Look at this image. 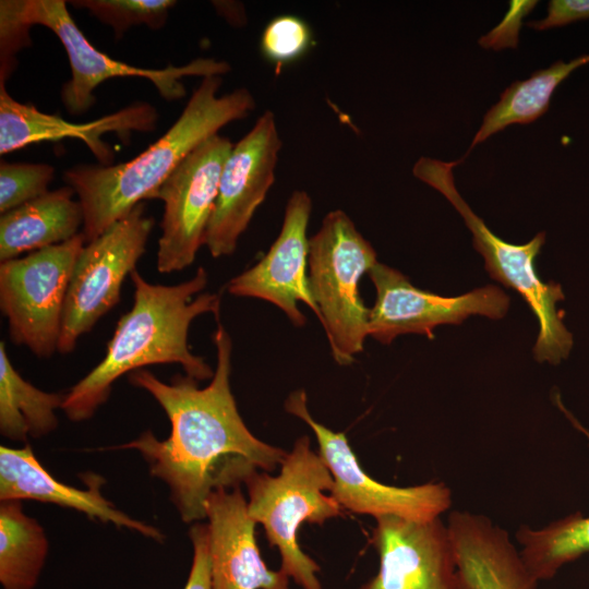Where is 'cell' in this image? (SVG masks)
Listing matches in <instances>:
<instances>
[{
	"mask_svg": "<svg viewBox=\"0 0 589 589\" xmlns=\"http://www.w3.org/2000/svg\"><path fill=\"white\" fill-rule=\"evenodd\" d=\"M217 363L211 383L176 375L170 384L147 370L129 381L148 392L166 412L171 432L159 441L151 431L117 449H136L151 473L164 481L184 522L206 518L205 504L218 488H237L257 469L280 467L287 452L257 438L242 420L230 387L232 341L218 324L213 334Z\"/></svg>",
	"mask_w": 589,
	"mask_h": 589,
	"instance_id": "obj_1",
	"label": "cell"
},
{
	"mask_svg": "<svg viewBox=\"0 0 589 589\" xmlns=\"http://www.w3.org/2000/svg\"><path fill=\"white\" fill-rule=\"evenodd\" d=\"M130 276L131 310L118 321L104 359L64 395L61 409L71 421L92 418L119 377L146 365L177 363L197 382L214 376L188 344L197 316L211 313L219 318L220 296L202 292L208 281L206 269L199 267L192 278L177 285L151 284L136 269Z\"/></svg>",
	"mask_w": 589,
	"mask_h": 589,
	"instance_id": "obj_2",
	"label": "cell"
},
{
	"mask_svg": "<svg viewBox=\"0 0 589 589\" xmlns=\"http://www.w3.org/2000/svg\"><path fill=\"white\" fill-rule=\"evenodd\" d=\"M220 76H206L168 131L135 158L117 165H77L63 171L83 209L86 243L155 195L196 147L230 122L247 118L255 99L247 88L218 96Z\"/></svg>",
	"mask_w": 589,
	"mask_h": 589,
	"instance_id": "obj_3",
	"label": "cell"
},
{
	"mask_svg": "<svg viewBox=\"0 0 589 589\" xmlns=\"http://www.w3.org/2000/svg\"><path fill=\"white\" fill-rule=\"evenodd\" d=\"M64 0H1L0 49L15 56L31 45L29 29L40 25L50 29L68 55L71 79L61 89V100L72 116L87 112L96 103V87L112 77H141L154 84L167 101L185 96V76H220L231 67L213 58H196L184 65L164 69L134 67L96 49L85 37L68 11Z\"/></svg>",
	"mask_w": 589,
	"mask_h": 589,
	"instance_id": "obj_4",
	"label": "cell"
},
{
	"mask_svg": "<svg viewBox=\"0 0 589 589\" xmlns=\"http://www.w3.org/2000/svg\"><path fill=\"white\" fill-rule=\"evenodd\" d=\"M279 468L277 476L256 470L244 480L248 513L263 526L269 545L278 549L279 569L301 589H323L321 568L302 551L297 533L304 522L323 525L341 515L342 507L326 494L333 489L332 473L306 435L297 438Z\"/></svg>",
	"mask_w": 589,
	"mask_h": 589,
	"instance_id": "obj_5",
	"label": "cell"
},
{
	"mask_svg": "<svg viewBox=\"0 0 589 589\" xmlns=\"http://www.w3.org/2000/svg\"><path fill=\"white\" fill-rule=\"evenodd\" d=\"M458 164L420 157L412 173L455 207L472 233L473 247L482 255L486 272L518 292L536 315L539 333L533 347L534 359L540 363L558 364L568 357L573 336L563 323L564 313L557 309V303L565 299L561 285L543 283L534 268L545 233H537L525 244H513L497 237L457 191L453 169Z\"/></svg>",
	"mask_w": 589,
	"mask_h": 589,
	"instance_id": "obj_6",
	"label": "cell"
},
{
	"mask_svg": "<svg viewBox=\"0 0 589 589\" xmlns=\"http://www.w3.org/2000/svg\"><path fill=\"white\" fill-rule=\"evenodd\" d=\"M309 283L330 352L339 365L354 362L369 336L370 309L359 281L377 263L376 252L342 211L327 213L309 239Z\"/></svg>",
	"mask_w": 589,
	"mask_h": 589,
	"instance_id": "obj_7",
	"label": "cell"
},
{
	"mask_svg": "<svg viewBox=\"0 0 589 589\" xmlns=\"http://www.w3.org/2000/svg\"><path fill=\"white\" fill-rule=\"evenodd\" d=\"M86 244L74 238L0 264V309L11 341L38 358L58 351L63 309L74 265Z\"/></svg>",
	"mask_w": 589,
	"mask_h": 589,
	"instance_id": "obj_8",
	"label": "cell"
},
{
	"mask_svg": "<svg viewBox=\"0 0 589 589\" xmlns=\"http://www.w3.org/2000/svg\"><path fill=\"white\" fill-rule=\"evenodd\" d=\"M154 219L143 203L87 242L69 284L58 352L68 354L79 338L120 302L121 287L144 254Z\"/></svg>",
	"mask_w": 589,
	"mask_h": 589,
	"instance_id": "obj_9",
	"label": "cell"
},
{
	"mask_svg": "<svg viewBox=\"0 0 589 589\" xmlns=\"http://www.w3.org/2000/svg\"><path fill=\"white\" fill-rule=\"evenodd\" d=\"M284 407L314 432L318 454L334 480L329 494L342 509L375 519L398 516L411 520H431L438 518L450 507L452 492L443 482L394 486L370 477L360 466L346 434L332 431L312 417L308 410L304 389L291 392Z\"/></svg>",
	"mask_w": 589,
	"mask_h": 589,
	"instance_id": "obj_10",
	"label": "cell"
},
{
	"mask_svg": "<svg viewBox=\"0 0 589 589\" xmlns=\"http://www.w3.org/2000/svg\"><path fill=\"white\" fill-rule=\"evenodd\" d=\"M232 147L225 136L209 137L187 156L158 189L155 199L164 202L158 272L184 269L204 245L220 175Z\"/></svg>",
	"mask_w": 589,
	"mask_h": 589,
	"instance_id": "obj_11",
	"label": "cell"
},
{
	"mask_svg": "<svg viewBox=\"0 0 589 589\" xmlns=\"http://www.w3.org/2000/svg\"><path fill=\"white\" fill-rule=\"evenodd\" d=\"M376 299L369 316V336L389 345L404 334L434 338L443 324H461L471 315L501 320L509 308V297L486 285L456 297H443L414 287L401 272L377 262L368 273Z\"/></svg>",
	"mask_w": 589,
	"mask_h": 589,
	"instance_id": "obj_12",
	"label": "cell"
},
{
	"mask_svg": "<svg viewBox=\"0 0 589 589\" xmlns=\"http://www.w3.org/2000/svg\"><path fill=\"white\" fill-rule=\"evenodd\" d=\"M275 116L264 111L233 145L223 168L204 245L213 257L232 254L254 213L275 182L281 149Z\"/></svg>",
	"mask_w": 589,
	"mask_h": 589,
	"instance_id": "obj_13",
	"label": "cell"
},
{
	"mask_svg": "<svg viewBox=\"0 0 589 589\" xmlns=\"http://www.w3.org/2000/svg\"><path fill=\"white\" fill-rule=\"evenodd\" d=\"M371 543L378 570L358 589H459L454 552L441 518H376Z\"/></svg>",
	"mask_w": 589,
	"mask_h": 589,
	"instance_id": "obj_14",
	"label": "cell"
},
{
	"mask_svg": "<svg viewBox=\"0 0 589 589\" xmlns=\"http://www.w3.org/2000/svg\"><path fill=\"white\" fill-rule=\"evenodd\" d=\"M311 212L310 195L303 190L293 191L286 204L280 232L268 252L227 285L232 296L256 298L276 305L296 327L306 323L299 302L310 308L320 320L308 274L306 230Z\"/></svg>",
	"mask_w": 589,
	"mask_h": 589,
	"instance_id": "obj_15",
	"label": "cell"
},
{
	"mask_svg": "<svg viewBox=\"0 0 589 589\" xmlns=\"http://www.w3.org/2000/svg\"><path fill=\"white\" fill-rule=\"evenodd\" d=\"M158 112L146 101H135L94 121L72 123L60 116L45 113L32 104L15 100L0 83V155L44 141L76 139L88 147L101 166L115 159L111 147L103 140L116 133L129 143L132 132H152Z\"/></svg>",
	"mask_w": 589,
	"mask_h": 589,
	"instance_id": "obj_16",
	"label": "cell"
},
{
	"mask_svg": "<svg viewBox=\"0 0 589 589\" xmlns=\"http://www.w3.org/2000/svg\"><path fill=\"white\" fill-rule=\"evenodd\" d=\"M212 589H290V578L269 569L255 540L256 522L240 486L218 488L206 500Z\"/></svg>",
	"mask_w": 589,
	"mask_h": 589,
	"instance_id": "obj_17",
	"label": "cell"
},
{
	"mask_svg": "<svg viewBox=\"0 0 589 589\" xmlns=\"http://www.w3.org/2000/svg\"><path fill=\"white\" fill-rule=\"evenodd\" d=\"M87 489L67 485L53 478L36 458L32 447H0V500H35L72 508L93 520L128 528L161 542L164 534L151 525L136 520L116 508L101 493L104 479L84 474Z\"/></svg>",
	"mask_w": 589,
	"mask_h": 589,
	"instance_id": "obj_18",
	"label": "cell"
},
{
	"mask_svg": "<svg viewBox=\"0 0 589 589\" xmlns=\"http://www.w3.org/2000/svg\"><path fill=\"white\" fill-rule=\"evenodd\" d=\"M446 526L459 589H537L539 581L508 532L490 518L454 510Z\"/></svg>",
	"mask_w": 589,
	"mask_h": 589,
	"instance_id": "obj_19",
	"label": "cell"
},
{
	"mask_svg": "<svg viewBox=\"0 0 589 589\" xmlns=\"http://www.w3.org/2000/svg\"><path fill=\"white\" fill-rule=\"evenodd\" d=\"M69 187L49 191L0 216V262L63 243L84 224L82 206Z\"/></svg>",
	"mask_w": 589,
	"mask_h": 589,
	"instance_id": "obj_20",
	"label": "cell"
},
{
	"mask_svg": "<svg viewBox=\"0 0 589 589\" xmlns=\"http://www.w3.org/2000/svg\"><path fill=\"white\" fill-rule=\"evenodd\" d=\"M555 401L589 443V430L566 410L558 396ZM516 539L533 577L538 581L546 580L554 577L564 565L589 553V516L576 512L540 529L522 525L517 530Z\"/></svg>",
	"mask_w": 589,
	"mask_h": 589,
	"instance_id": "obj_21",
	"label": "cell"
},
{
	"mask_svg": "<svg viewBox=\"0 0 589 589\" xmlns=\"http://www.w3.org/2000/svg\"><path fill=\"white\" fill-rule=\"evenodd\" d=\"M62 393L44 392L25 381L11 364L5 344L0 342V432L19 442L41 437L58 426L55 411L62 407Z\"/></svg>",
	"mask_w": 589,
	"mask_h": 589,
	"instance_id": "obj_22",
	"label": "cell"
},
{
	"mask_svg": "<svg viewBox=\"0 0 589 589\" xmlns=\"http://www.w3.org/2000/svg\"><path fill=\"white\" fill-rule=\"evenodd\" d=\"M48 546L43 527L24 513L21 501H1L0 584L3 589H34Z\"/></svg>",
	"mask_w": 589,
	"mask_h": 589,
	"instance_id": "obj_23",
	"label": "cell"
},
{
	"mask_svg": "<svg viewBox=\"0 0 589 589\" xmlns=\"http://www.w3.org/2000/svg\"><path fill=\"white\" fill-rule=\"evenodd\" d=\"M587 62L589 56H581L568 63L557 61L532 73L527 80L512 83L484 115L470 148L510 124H527L540 118L548 110L560 83Z\"/></svg>",
	"mask_w": 589,
	"mask_h": 589,
	"instance_id": "obj_24",
	"label": "cell"
},
{
	"mask_svg": "<svg viewBox=\"0 0 589 589\" xmlns=\"http://www.w3.org/2000/svg\"><path fill=\"white\" fill-rule=\"evenodd\" d=\"M73 7L87 10L101 23L110 26L115 37L136 25H146L159 29L169 16V11L177 4L175 0H75Z\"/></svg>",
	"mask_w": 589,
	"mask_h": 589,
	"instance_id": "obj_25",
	"label": "cell"
},
{
	"mask_svg": "<svg viewBox=\"0 0 589 589\" xmlns=\"http://www.w3.org/2000/svg\"><path fill=\"white\" fill-rule=\"evenodd\" d=\"M313 46L314 35L310 24L294 14H279L272 19L260 39L261 55L277 72L301 60Z\"/></svg>",
	"mask_w": 589,
	"mask_h": 589,
	"instance_id": "obj_26",
	"label": "cell"
},
{
	"mask_svg": "<svg viewBox=\"0 0 589 589\" xmlns=\"http://www.w3.org/2000/svg\"><path fill=\"white\" fill-rule=\"evenodd\" d=\"M55 168L44 163H0V213L4 214L49 192Z\"/></svg>",
	"mask_w": 589,
	"mask_h": 589,
	"instance_id": "obj_27",
	"label": "cell"
},
{
	"mask_svg": "<svg viewBox=\"0 0 589 589\" xmlns=\"http://www.w3.org/2000/svg\"><path fill=\"white\" fill-rule=\"evenodd\" d=\"M189 534L193 544V560L183 589H212L208 525L195 522Z\"/></svg>",
	"mask_w": 589,
	"mask_h": 589,
	"instance_id": "obj_28",
	"label": "cell"
},
{
	"mask_svg": "<svg viewBox=\"0 0 589 589\" xmlns=\"http://www.w3.org/2000/svg\"><path fill=\"white\" fill-rule=\"evenodd\" d=\"M536 4L537 1H510V11L507 16L490 34L480 39V45L493 49L516 47L520 20Z\"/></svg>",
	"mask_w": 589,
	"mask_h": 589,
	"instance_id": "obj_29",
	"label": "cell"
},
{
	"mask_svg": "<svg viewBox=\"0 0 589 589\" xmlns=\"http://www.w3.org/2000/svg\"><path fill=\"white\" fill-rule=\"evenodd\" d=\"M584 19H589V0H552L548 5V15L528 23V26L544 31Z\"/></svg>",
	"mask_w": 589,
	"mask_h": 589,
	"instance_id": "obj_30",
	"label": "cell"
}]
</instances>
